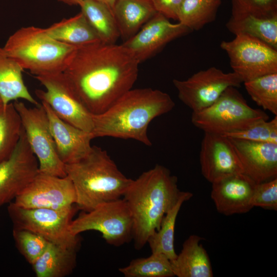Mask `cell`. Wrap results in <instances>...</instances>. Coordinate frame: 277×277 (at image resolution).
<instances>
[{
	"label": "cell",
	"mask_w": 277,
	"mask_h": 277,
	"mask_svg": "<svg viewBox=\"0 0 277 277\" xmlns=\"http://www.w3.org/2000/svg\"><path fill=\"white\" fill-rule=\"evenodd\" d=\"M232 14L277 15V0H232Z\"/></svg>",
	"instance_id": "836d02e7"
},
{
	"label": "cell",
	"mask_w": 277,
	"mask_h": 277,
	"mask_svg": "<svg viewBox=\"0 0 277 277\" xmlns=\"http://www.w3.org/2000/svg\"><path fill=\"white\" fill-rule=\"evenodd\" d=\"M242 83L234 72L226 73L215 67L200 70L185 80H173L179 98L192 112L208 107L227 88H238Z\"/></svg>",
	"instance_id": "7c38bea8"
},
{
	"label": "cell",
	"mask_w": 277,
	"mask_h": 277,
	"mask_svg": "<svg viewBox=\"0 0 277 277\" xmlns=\"http://www.w3.org/2000/svg\"><path fill=\"white\" fill-rule=\"evenodd\" d=\"M12 235L17 250L31 265L49 243L42 236L26 229L13 228Z\"/></svg>",
	"instance_id": "1f68e13d"
},
{
	"label": "cell",
	"mask_w": 277,
	"mask_h": 277,
	"mask_svg": "<svg viewBox=\"0 0 277 277\" xmlns=\"http://www.w3.org/2000/svg\"><path fill=\"white\" fill-rule=\"evenodd\" d=\"M7 209L13 228L34 232L50 243L78 248V236L73 235L69 228L78 209L75 205L60 208H25L11 202Z\"/></svg>",
	"instance_id": "52a82bcc"
},
{
	"label": "cell",
	"mask_w": 277,
	"mask_h": 277,
	"mask_svg": "<svg viewBox=\"0 0 277 277\" xmlns=\"http://www.w3.org/2000/svg\"><path fill=\"white\" fill-rule=\"evenodd\" d=\"M60 2L64 3L66 4L72 5H78L83 0H58Z\"/></svg>",
	"instance_id": "74e56055"
},
{
	"label": "cell",
	"mask_w": 277,
	"mask_h": 277,
	"mask_svg": "<svg viewBox=\"0 0 277 277\" xmlns=\"http://www.w3.org/2000/svg\"><path fill=\"white\" fill-rule=\"evenodd\" d=\"M23 69L0 47V96L4 105L19 99L35 105L40 104L28 91L23 80Z\"/></svg>",
	"instance_id": "cb8c5ba5"
},
{
	"label": "cell",
	"mask_w": 277,
	"mask_h": 277,
	"mask_svg": "<svg viewBox=\"0 0 277 277\" xmlns=\"http://www.w3.org/2000/svg\"><path fill=\"white\" fill-rule=\"evenodd\" d=\"M221 48L227 54L233 72L243 83L277 73V49L246 34L235 35L230 41H222Z\"/></svg>",
	"instance_id": "30bf717a"
},
{
	"label": "cell",
	"mask_w": 277,
	"mask_h": 277,
	"mask_svg": "<svg viewBox=\"0 0 277 277\" xmlns=\"http://www.w3.org/2000/svg\"><path fill=\"white\" fill-rule=\"evenodd\" d=\"M69 228L74 235L86 231H98L107 243L119 247L133 239V221L127 202L121 198L83 211L72 220Z\"/></svg>",
	"instance_id": "ba28073f"
},
{
	"label": "cell",
	"mask_w": 277,
	"mask_h": 277,
	"mask_svg": "<svg viewBox=\"0 0 277 277\" xmlns=\"http://www.w3.org/2000/svg\"><path fill=\"white\" fill-rule=\"evenodd\" d=\"M106 5L113 12L114 5L116 0H96Z\"/></svg>",
	"instance_id": "8d00e7d4"
},
{
	"label": "cell",
	"mask_w": 277,
	"mask_h": 277,
	"mask_svg": "<svg viewBox=\"0 0 277 277\" xmlns=\"http://www.w3.org/2000/svg\"><path fill=\"white\" fill-rule=\"evenodd\" d=\"M38 172L37 160L23 129L11 155L0 162V207L14 200Z\"/></svg>",
	"instance_id": "5bb4252c"
},
{
	"label": "cell",
	"mask_w": 277,
	"mask_h": 277,
	"mask_svg": "<svg viewBox=\"0 0 277 277\" xmlns=\"http://www.w3.org/2000/svg\"><path fill=\"white\" fill-rule=\"evenodd\" d=\"M223 135L252 142L277 144V115L269 121L264 120L258 121L245 129Z\"/></svg>",
	"instance_id": "d6a6232c"
},
{
	"label": "cell",
	"mask_w": 277,
	"mask_h": 277,
	"mask_svg": "<svg viewBox=\"0 0 277 277\" xmlns=\"http://www.w3.org/2000/svg\"><path fill=\"white\" fill-rule=\"evenodd\" d=\"M221 0H184L177 21L191 31L199 30L214 21Z\"/></svg>",
	"instance_id": "83f0119b"
},
{
	"label": "cell",
	"mask_w": 277,
	"mask_h": 277,
	"mask_svg": "<svg viewBox=\"0 0 277 277\" xmlns=\"http://www.w3.org/2000/svg\"><path fill=\"white\" fill-rule=\"evenodd\" d=\"M175 104L170 96L150 88L131 89L104 112L92 115L93 139L110 136L133 139L150 146L148 128L157 116L171 111Z\"/></svg>",
	"instance_id": "7a4b0ae2"
},
{
	"label": "cell",
	"mask_w": 277,
	"mask_h": 277,
	"mask_svg": "<svg viewBox=\"0 0 277 277\" xmlns=\"http://www.w3.org/2000/svg\"><path fill=\"white\" fill-rule=\"evenodd\" d=\"M252 204L253 207L277 210V177L256 184Z\"/></svg>",
	"instance_id": "e575fe53"
},
{
	"label": "cell",
	"mask_w": 277,
	"mask_h": 277,
	"mask_svg": "<svg viewBox=\"0 0 277 277\" xmlns=\"http://www.w3.org/2000/svg\"><path fill=\"white\" fill-rule=\"evenodd\" d=\"M13 103L20 116L28 143L37 160L39 172L58 177L67 176L65 164L57 152L42 105L29 108L18 100Z\"/></svg>",
	"instance_id": "9c48e42d"
},
{
	"label": "cell",
	"mask_w": 277,
	"mask_h": 277,
	"mask_svg": "<svg viewBox=\"0 0 277 277\" xmlns=\"http://www.w3.org/2000/svg\"><path fill=\"white\" fill-rule=\"evenodd\" d=\"M201 173L212 183L228 176L243 173V170L229 137L204 132L200 152Z\"/></svg>",
	"instance_id": "2e32d148"
},
{
	"label": "cell",
	"mask_w": 277,
	"mask_h": 277,
	"mask_svg": "<svg viewBox=\"0 0 277 277\" xmlns=\"http://www.w3.org/2000/svg\"><path fill=\"white\" fill-rule=\"evenodd\" d=\"M45 30L55 40L74 47L101 41L81 12L55 23Z\"/></svg>",
	"instance_id": "d4e9b609"
},
{
	"label": "cell",
	"mask_w": 277,
	"mask_h": 277,
	"mask_svg": "<svg viewBox=\"0 0 277 277\" xmlns=\"http://www.w3.org/2000/svg\"><path fill=\"white\" fill-rule=\"evenodd\" d=\"M203 238L190 235L184 242L176 258L171 261L174 276L177 277H212V266L206 250L200 242Z\"/></svg>",
	"instance_id": "ffe728a7"
},
{
	"label": "cell",
	"mask_w": 277,
	"mask_h": 277,
	"mask_svg": "<svg viewBox=\"0 0 277 277\" xmlns=\"http://www.w3.org/2000/svg\"><path fill=\"white\" fill-rule=\"evenodd\" d=\"M226 26L235 35H248L277 49V15L259 16L249 14H232Z\"/></svg>",
	"instance_id": "603a6c76"
},
{
	"label": "cell",
	"mask_w": 277,
	"mask_h": 277,
	"mask_svg": "<svg viewBox=\"0 0 277 277\" xmlns=\"http://www.w3.org/2000/svg\"><path fill=\"white\" fill-rule=\"evenodd\" d=\"M192 195L191 192L184 191L177 202L164 216L159 229L149 237L147 243L151 253L163 254L170 261L176 258L174 234L177 216L182 204Z\"/></svg>",
	"instance_id": "4316f807"
},
{
	"label": "cell",
	"mask_w": 277,
	"mask_h": 277,
	"mask_svg": "<svg viewBox=\"0 0 277 277\" xmlns=\"http://www.w3.org/2000/svg\"><path fill=\"white\" fill-rule=\"evenodd\" d=\"M268 119L265 111L249 106L237 88L230 87L211 105L192 112L191 120L195 127L204 132L224 135Z\"/></svg>",
	"instance_id": "8992f818"
},
{
	"label": "cell",
	"mask_w": 277,
	"mask_h": 277,
	"mask_svg": "<svg viewBox=\"0 0 277 277\" xmlns=\"http://www.w3.org/2000/svg\"><path fill=\"white\" fill-rule=\"evenodd\" d=\"M118 270L125 277L174 276L171 261L162 253H151L148 257L134 259Z\"/></svg>",
	"instance_id": "f546056e"
},
{
	"label": "cell",
	"mask_w": 277,
	"mask_h": 277,
	"mask_svg": "<svg viewBox=\"0 0 277 277\" xmlns=\"http://www.w3.org/2000/svg\"><path fill=\"white\" fill-rule=\"evenodd\" d=\"M190 31L182 24L171 23L165 16L156 13L122 45L141 63L155 55L169 42Z\"/></svg>",
	"instance_id": "9a60e30c"
},
{
	"label": "cell",
	"mask_w": 277,
	"mask_h": 277,
	"mask_svg": "<svg viewBox=\"0 0 277 277\" xmlns=\"http://www.w3.org/2000/svg\"><path fill=\"white\" fill-rule=\"evenodd\" d=\"M183 192L178 188L176 176L160 165L133 180L123 198L132 216V240L136 249H141L147 243L149 237L159 229L164 216Z\"/></svg>",
	"instance_id": "3957f363"
},
{
	"label": "cell",
	"mask_w": 277,
	"mask_h": 277,
	"mask_svg": "<svg viewBox=\"0 0 277 277\" xmlns=\"http://www.w3.org/2000/svg\"><path fill=\"white\" fill-rule=\"evenodd\" d=\"M229 138L243 173L256 184L277 177V144Z\"/></svg>",
	"instance_id": "e0dca14e"
},
{
	"label": "cell",
	"mask_w": 277,
	"mask_h": 277,
	"mask_svg": "<svg viewBox=\"0 0 277 277\" xmlns=\"http://www.w3.org/2000/svg\"><path fill=\"white\" fill-rule=\"evenodd\" d=\"M157 13L168 19L177 21L179 9L184 0H151Z\"/></svg>",
	"instance_id": "d590c367"
},
{
	"label": "cell",
	"mask_w": 277,
	"mask_h": 277,
	"mask_svg": "<svg viewBox=\"0 0 277 277\" xmlns=\"http://www.w3.org/2000/svg\"><path fill=\"white\" fill-rule=\"evenodd\" d=\"M65 168L75 190V205L85 212L121 199L133 181L118 169L106 150L96 146Z\"/></svg>",
	"instance_id": "277c9868"
},
{
	"label": "cell",
	"mask_w": 277,
	"mask_h": 277,
	"mask_svg": "<svg viewBox=\"0 0 277 277\" xmlns=\"http://www.w3.org/2000/svg\"><path fill=\"white\" fill-rule=\"evenodd\" d=\"M156 13L151 0H116L113 8L120 36L124 42Z\"/></svg>",
	"instance_id": "44dd1931"
},
{
	"label": "cell",
	"mask_w": 277,
	"mask_h": 277,
	"mask_svg": "<svg viewBox=\"0 0 277 277\" xmlns=\"http://www.w3.org/2000/svg\"><path fill=\"white\" fill-rule=\"evenodd\" d=\"M34 77L45 88L35 91L41 102L46 103L62 120L91 132L92 114L82 104L63 72L39 74Z\"/></svg>",
	"instance_id": "8fae6325"
},
{
	"label": "cell",
	"mask_w": 277,
	"mask_h": 277,
	"mask_svg": "<svg viewBox=\"0 0 277 277\" xmlns=\"http://www.w3.org/2000/svg\"><path fill=\"white\" fill-rule=\"evenodd\" d=\"M75 190L67 175L58 177L38 172L12 202L25 208H60L75 205Z\"/></svg>",
	"instance_id": "4fadbf2b"
},
{
	"label": "cell",
	"mask_w": 277,
	"mask_h": 277,
	"mask_svg": "<svg viewBox=\"0 0 277 277\" xmlns=\"http://www.w3.org/2000/svg\"><path fill=\"white\" fill-rule=\"evenodd\" d=\"M3 104V102H2V98H1V97L0 96V105Z\"/></svg>",
	"instance_id": "f35d334b"
},
{
	"label": "cell",
	"mask_w": 277,
	"mask_h": 277,
	"mask_svg": "<svg viewBox=\"0 0 277 277\" xmlns=\"http://www.w3.org/2000/svg\"><path fill=\"white\" fill-rule=\"evenodd\" d=\"M78 6L100 41L106 44H115L120 33L112 10L96 0H83Z\"/></svg>",
	"instance_id": "484cf974"
},
{
	"label": "cell",
	"mask_w": 277,
	"mask_h": 277,
	"mask_svg": "<svg viewBox=\"0 0 277 277\" xmlns=\"http://www.w3.org/2000/svg\"><path fill=\"white\" fill-rule=\"evenodd\" d=\"M48 120L58 155L65 164L78 161L90 150L91 134L61 119L45 102H41Z\"/></svg>",
	"instance_id": "d6986e66"
},
{
	"label": "cell",
	"mask_w": 277,
	"mask_h": 277,
	"mask_svg": "<svg viewBox=\"0 0 277 277\" xmlns=\"http://www.w3.org/2000/svg\"><path fill=\"white\" fill-rule=\"evenodd\" d=\"M140 64L122 45L97 41L76 47L63 72L87 111L97 115L132 89Z\"/></svg>",
	"instance_id": "6da1fadb"
},
{
	"label": "cell",
	"mask_w": 277,
	"mask_h": 277,
	"mask_svg": "<svg viewBox=\"0 0 277 277\" xmlns=\"http://www.w3.org/2000/svg\"><path fill=\"white\" fill-rule=\"evenodd\" d=\"M75 47L52 38L45 29L29 26L11 35L3 48L23 70L37 75L63 72Z\"/></svg>",
	"instance_id": "5b68a950"
},
{
	"label": "cell",
	"mask_w": 277,
	"mask_h": 277,
	"mask_svg": "<svg viewBox=\"0 0 277 277\" xmlns=\"http://www.w3.org/2000/svg\"><path fill=\"white\" fill-rule=\"evenodd\" d=\"M20 116L13 103L0 105V162L15 150L23 131Z\"/></svg>",
	"instance_id": "f1b7e54d"
},
{
	"label": "cell",
	"mask_w": 277,
	"mask_h": 277,
	"mask_svg": "<svg viewBox=\"0 0 277 277\" xmlns=\"http://www.w3.org/2000/svg\"><path fill=\"white\" fill-rule=\"evenodd\" d=\"M77 248L67 247L52 243L31 264L37 277H65L70 274L76 264Z\"/></svg>",
	"instance_id": "7402d4cb"
},
{
	"label": "cell",
	"mask_w": 277,
	"mask_h": 277,
	"mask_svg": "<svg viewBox=\"0 0 277 277\" xmlns=\"http://www.w3.org/2000/svg\"><path fill=\"white\" fill-rule=\"evenodd\" d=\"M252 100L264 110L277 115V73L244 82Z\"/></svg>",
	"instance_id": "4dcf8cb0"
},
{
	"label": "cell",
	"mask_w": 277,
	"mask_h": 277,
	"mask_svg": "<svg viewBox=\"0 0 277 277\" xmlns=\"http://www.w3.org/2000/svg\"><path fill=\"white\" fill-rule=\"evenodd\" d=\"M256 184L243 173L212 183L211 198L217 211L225 215L249 212L253 208L252 199Z\"/></svg>",
	"instance_id": "ac0fdd59"
}]
</instances>
